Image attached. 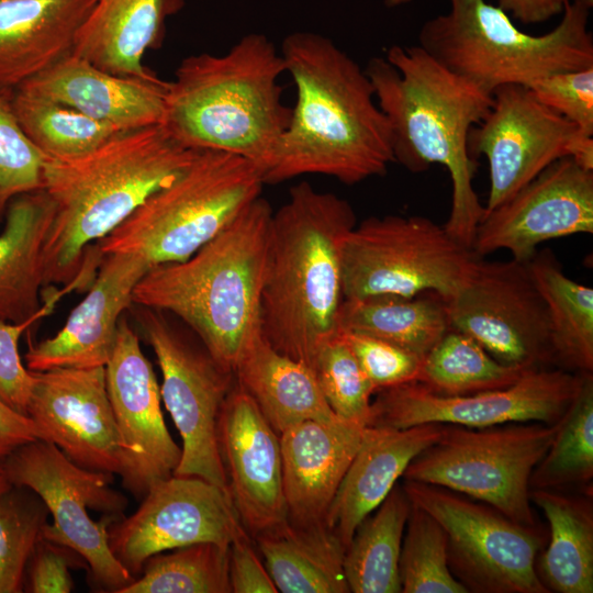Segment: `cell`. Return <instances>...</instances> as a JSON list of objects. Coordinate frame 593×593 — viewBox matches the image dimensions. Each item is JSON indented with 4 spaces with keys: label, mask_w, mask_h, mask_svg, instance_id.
<instances>
[{
    "label": "cell",
    "mask_w": 593,
    "mask_h": 593,
    "mask_svg": "<svg viewBox=\"0 0 593 593\" xmlns=\"http://www.w3.org/2000/svg\"><path fill=\"white\" fill-rule=\"evenodd\" d=\"M367 426L342 418L307 419L280 433L288 521L325 523V515Z\"/></svg>",
    "instance_id": "cb8c5ba5"
},
{
    "label": "cell",
    "mask_w": 593,
    "mask_h": 593,
    "mask_svg": "<svg viewBox=\"0 0 593 593\" xmlns=\"http://www.w3.org/2000/svg\"><path fill=\"white\" fill-rule=\"evenodd\" d=\"M11 102L22 130L46 158L70 159L86 155L122 132L21 89L12 93Z\"/></svg>",
    "instance_id": "d590c367"
},
{
    "label": "cell",
    "mask_w": 593,
    "mask_h": 593,
    "mask_svg": "<svg viewBox=\"0 0 593 593\" xmlns=\"http://www.w3.org/2000/svg\"><path fill=\"white\" fill-rule=\"evenodd\" d=\"M593 478V376L583 373L579 390L559 421L555 438L532 472V489L559 490Z\"/></svg>",
    "instance_id": "8d00e7d4"
},
{
    "label": "cell",
    "mask_w": 593,
    "mask_h": 593,
    "mask_svg": "<svg viewBox=\"0 0 593 593\" xmlns=\"http://www.w3.org/2000/svg\"><path fill=\"white\" fill-rule=\"evenodd\" d=\"M259 168L227 153L202 150L170 183L101 239L100 256L138 255L150 268L188 259L224 230L264 186Z\"/></svg>",
    "instance_id": "ba28073f"
},
{
    "label": "cell",
    "mask_w": 593,
    "mask_h": 593,
    "mask_svg": "<svg viewBox=\"0 0 593 593\" xmlns=\"http://www.w3.org/2000/svg\"><path fill=\"white\" fill-rule=\"evenodd\" d=\"M88 569L85 559L71 548L41 536L27 560L23 592L69 593L72 569Z\"/></svg>",
    "instance_id": "bcb514c9"
},
{
    "label": "cell",
    "mask_w": 593,
    "mask_h": 593,
    "mask_svg": "<svg viewBox=\"0 0 593 593\" xmlns=\"http://www.w3.org/2000/svg\"><path fill=\"white\" fill-rule=\"evenodd\" d=\"M108 395L124 451L122 485L142 500L155 482L174 474L181 447L172 439L161 411L160 387L141 348L138 333L124 314L105 365Z\"/></svg>",
    "instance_id": "ffe728a7"
},
{
    "label": "cell",
    "mask_w": 593,
    "mask_h": 593,
    "mask_svg": "<svg viewBox=\"0 0 593 593\" xmlns=\"http://www.w3.org/2000/svg\"><path fill=\"white\" fill-rule=\"evenodd\" d=\"M376 393L417 382L423 357L392 343L354 332L339 331Z\"/></svg>",
    "instance_id": "ee69618b"
},
{
    "label": "cell",
    "mask_w": 593,
    "mask_h": 593,
    "mask_svg": "<svg viewBox=\"0 0 593 593\" xmlns=\"http://www.w3.org/2000/svg\"><path fill=\"white\" fill-rule=\"evenodd\" d=\"M528 266L548 307L555 365L592 372L593 289L569 278L550 249L537 251Z\"/></svg>",
    "instance_id": "d6a6232c"
},
{
    "label": "cell",
    "mask_w": 593,
    "mask_h": 593,
    "mask_svg": "<svg viewBox=\"0 0 593 593\" xmlns=\"http://www.w3.org/2000/svg\"><path fill=\"white\" fill-rule=\"evenodd\" d=\"M272 214L259 195L188 259L150 268L134 288L133 303L180 320L234 372L261 334Z\"/></svg>",
    "instance_id": "5b68a950"
},
{
    "label": "cell",
    "mask_w": 593,
    "mask_h": 593,
    "mask_svg": "<svg viewBox=\"0 0 593 593\" xmlns=\"http://www.w3.org/2000/svg\"><path fill=\"white\" fill-rule=\"evenodd\" d=\"M217 443L235 511L255 535L287 521L280 435L235 381L220 412Z\"/></svg>",
    "instance_id": "44dd1931"
},
{
    "label": "cell",
    "mask_w": 593,
    "mask_h": 593,
    "mask_svg": "<svg viewBox=\"0 0 593 593\" xmlns=\"http://www.w3.org/2000/svg\"><path fill=\"white\" fill-rule=\"evenodd\" d=\"M228 551L205 541L159 552L120 593H231Z\"/></svg>",
    "instance_id": "74e56055"
},
{
    "label": "cell",
    "mask_w": 593,
    "mask_h": 593,
    "mask_svg": "<svg viewBox=\"0 0 593 593\" xmlns=\"http://www.w3.org/2000/svg\"><path fill=\"white\" fill-rule=\"evenodd\" d=\"M413 0H383L384 5L388 8H396L410 3Z\"/></svg>",
    "instance_id": "816d5d0a"
},
{
    "label": "cell",
    "mask_w": 593,
    "mask_h": 593,
    "mask_svg": "<svg viewBox=\"0 0 593 593\" xmlns=\"http://www.w3.org/2000/svg\"><path fill=\"white\" fill-rule=\"evenodd\" d=\"M167 81L114 75L70 54L18 89L125 132L163 124Z\"/></svg>",
    "instance_id": "603a6c76"
},
{
    "label": "cell",
    "mask_w": 593,
    "mask_h": 593,
    "mask_svg": "<svg viewBox=\"0 0 593 593\" xmlns=\"http://www.w3.org/2000/svg\"><path fill=\"white\" fill-rule=\"evenodd\" d=\"M231 593H277L278 590L246 532L230 544Z\"/></svg>",
    "instance_id": "7dc6e473"
},
{
    "label": "cell",
    "mask_w": 593,
    "mask_h": 593,
    "mask_svg": "<svg viewBox=\"0 0 593 593\" xmlns=\"http://www.w3.org/2000/svg\"><path fill=\"white\" fill-rule=\"evenodd\" d=\"M150 269L138 255L101 256L86 296L52 337L29 343L24 355L31 371L105 367L113 353L121 317L133 304V291Z\"/></svg>",
    "instance_id": "7402d4cb"
},
{
    "label": "cell",
    "mask_w": 593,
    "mask_h": 593,
    "mask_svg": "<svg viewBox=\"0 0 593 593\" xmlns=\"http://www.w3.org/2000/svg\"><path fill=\"white\" fill-rule=\"evenodd\" d=\"M365 71L390 125L394 161L412 172L434 164L447 168L452 195L444 227L471 249L484 206L472 184L477 161L468 136L490 111L492 94L445 68L419 45H392L384 57L369 59Z\"/></svg>",
    "instance_id": "3957f363"
},
{
    "label": "cell",
    "mask_w": 593,
    "mask_h": 593,
    "mask_svg": "<svg viewBox=\"0 0 593 593\" xmlns=\"http://www.w3.org/2000/svg\"><path fill=\"white\" fill-rule=\"evenodd\" d=\"M48 516L29 488L12 485L0 494V593L23 592L27 560Z\"/></svg>",
    "instance_id": "ab89813d"
},
{
    "label": "cell",
    "mask_w": 593,
    "mask_h": 593,
    "mask_svg": "<svg viewBox=\"0 0 593 593\" xmlns=\"http://www.w3.org/2000/svg\"><path fill=\"white\" fill-rule=\"evenodd\" d=\"M497 7L525 25L540 24L561 14L572 0H496Z\"/></svg>",
    "instance_id": "681fc988"
},
{
    "label": "cell",
    "mask_w": 593,
    "mask_h": 593,
    "mask_svg": "<svg viewBox=\"0 0 593 593\" xmlns=\"http://www.w3.org/2000/svg\"><path fill=\"white\" fill-rule=\"evenodd\" d=\"M244 528L227 490L200 477L172 474L152 484L137 510L109 526V547L136 579L159 552L212 541L227 545Z\"/></svg>",
    "instance_id": "2e32d148"
},
{
    "label": "cell",
    "mask_w": 593,
    "mask_h": 593,
    "mask_svg": "<svg viewBox=\"0 0 593 593\" xmlns=\"http://www.w3.org/2000/svg\"><path fill=\"white\" fill-rule=\"evenodd\" d=\"M559 421L488 427L443 424L438 439L410 462L402 478L451 490L535 527L529 480Z\"/></svg>",
    "instance_id": "9c48e42d"
},
{
    "label": "cell",
    "mask_w": 593,
    "mask_h": 593,
    "mask_svg": "<svg viewBox=\"0 0 593 593\" xmlns=\"http://www.w3.org/2000/svg\"><path fill=\"white\" fill-rule=\"evenodd\" d=\"M278 592L348 593L345 548L325 523L284 521L253 537Z\"/></svg>",
    "instance_id": "f546056e"
},
{
    "label": "cell",
    "mask_w": 593,
    "mask_h": 593,
    "mask_svg": "<svg viewBox=\"0 0 593 593\" xmlns=\"http://www.w3.org/2000/svg\"><path fill=\"white\" fill-rule=\"evenodd\" d=\"M399 570L403 593H468L450 570L444 528L412 502Z\"/></svg>",
    "instance_id": "f35d334b"
},
{
    "label": "cell",
    "mask_w": 593,
    "mask_h": 593,
    "mask_svg": "<svg viewBox=\"0 0 593 593\" xmlns=\"http://www.w3.org/2000/svg\"><path fill=\"white\" fill-rule=\"evenodd\" d=\"M130 311L156 355L163 376L161 401L182 440L174 474L200 477L227 490L217 422L235 384L234 372L224 368L186 324L175 323L171 314L134 303Z\"/></svg>",
    "instance_id": "7c38bea8"
},
{
    "label": "cell",
    "mask_w": 593,
    "mask_h": 593,
    "mask_svg": "<svg viewBox=\"0 0 593 593\" xmlns=\"http://www.w3.org/2000/svg\"><path fill=\"white\" fill-rule=\"evenodd\" d=\"M447 13L427 20L418 45L455 75L492 94L505 85L530 86L564 71L593 66L589 30L593 0H572L546 34L521 31L485 0H449Z\"/></svg>",
    "instance_id": "52a82bcc"
},
{
    "label": "cell",
    "mask_w": 593,
    "mask_h": 593,
    "mask_svg": "<svg viewBox=\"0 0 593 593\" xmlns=\"http://www.w3.org/2000/svg\"><path fill=\"white\" fill-rule=\"evenodd\" d=\"M35 439L37 435L32 421L0 399V460L15 448Z\"/></svg>",
    "instance_id": "c3c4849f"
},
{
    "label": "cell",
    "mask_w": 593,
    "mask_h": 593,
    "mask_svg": "<svg viewBox=\"0 0 593 593\" xmlns=\"http://www.w3.org/2000/svg\"><path fill=\"white\" fill-rule=\"evenodd\" d=\"M49 288H43L42 310L35 316L19 323L0 320V399L23 415H26L34 377L22 362L20 338L35 322L52 313L59 299L77 286L71 282L64 286V289Z\"/></svg>",
    "instance_id": "7bdbcfd3"
},
{
    "label": "cell",
    "mask_w": 593,
    "mask_h": 593,
    "mask_svg": "<svg viewBox=\"0 0 593 593\" xmlns=\"http://www.w3.org/2000/svg\"><path fill=\"white\" fill-rule=\"evenodd\" d=\"M1 462L11 485L29 488L44 502L53 522L42 537L85 559L93 591L120 593L134 580L109 547V526L128 504L110 488L113 475L81 468L41 439L15 448Z\"/></svg>",
    "instance_id": "30bf717a"
},
{
    "label": "cell",
    "mask_w": 593,
    "mask_h": 593,
    "mask_svg": "<svg viewBox=\"0 0 593 593\" xmlns=\"http://www.w3.org/2000/svg\"><path fill=\"white\" fill-rule=\"evenodd\" d=\"M411 501L396 483L356 528L345 549L344 572L353 593H399L400 555Z\"/></svg>",
    "instance_id": "836d02e7"
},
{
    "label": "cell",
    "mask_w": 593,
    "mask_h": 593,
    "mask_svg": "<svg viewBox=\"0 0 593 593\" xmlns=\"http://www.w3.org/2000/svg\"><path fill=\"white\" fill-rule=\"evenodd\" d=\"M96 0H0V93L72 54Z\"/></svg>",
    "instance_id": "484cf974"
},
{
    "label": "cell",
    "mask_w": 593,
    "mask_h": 593,
    "mask_svg": "<svg viewBox=\"0 0 593 593\" xmlns=\"http://www.w3.org/2000/svg\"><path fill=\"white\" fill-rule=\"evenodd\" d=\"M11 97L0 93V223L14 198L43 189L46 159L22 130Z\"/></svg>",
    "instance_id": "b9f144b4"
},
{
    "label": "cell",
    "mask_w": 593,
    "mask_h": 593,
    "mask_svg": "<svg viewBox=\"0 0 593 593\" xmlns=\"http://www.w3.org/2000/svg\"><path fill=\"white\" fill-rule=\"evenodd\" d=\"M582 233L593 234V170L562 157L484 212L471 250L482 258L506 249L513 259L528 262L541 243Z\"/></svg>",
    "instance_id": "ac0fdd59"
},
{
    "label": "cell",
    "mask_w": 593,
    "mask_h": 593,
    "mask_svg": "<svg viewBox=\"0 0 593 593\" xmlns=\"http://www.w3.org/2000/svg\"><path fill=\"white\" fill-rule=\"evenodd\" d=\"M426 293L344 299L338 329L369 335L424 357L450 328L447 301Z\"/></svg>",
    "instance_id": "1f68e13d"
},
{
    "label": "cell",
    "mask_w": 593,
    "mask_h": 593,
    "mask_svg": "<svg viewBox=\"0 0 593 593\" xmlns=\"http://www.w3.org/2000/svg\"><path fill=\"white\" fill-rule=\"evenodd\" d=\"M529 496L545 514L550 530L539 561L541 582L549 592L592 593V500L549 489H532Z\"/></svg>",
    "instance_id": "4dcf8cb0"
},
{
    "label": "cell",
    "mask_w": 593,
    "mask_h": 593,
    "mask_svg": "<svg viewBox=\"0 0 593 593\" xmlns=\"http://www.w3.org/2000/svg\"><path fill=\"white\" fill-rule=\"evenodd\" d=\"M234 376L278 434L303 421L339 418L324 399L311 367L277 351L261 334L242 355Z\"/></svg>",
    "instance_id": "f1b7e54d"
},
{
    "label": "cell",
    "mask_w": 593,
    "mask_h": 593,
    "mask_svg": "<svg viewBox=\"0 0 593 593\" xmlns=\"http://www.w3.org/2000/svg\"><path fill=\"white\" fill-rule=\"evenodd\" d=\"M447 312L451 328L503 365H555L548 307L528 262L479 258L468 282L447 300Z\"/></svg>",
    "instance_id": "5bb4252c"
},
{
    "label": "cell",
    "mask_w": 593,
    "mask_h": 593,
    "mask_svg": "<svg viewBox=\"0 0 593 593\" xmlns=\"http://www.w3.org/2000/svg\"><path fill=\"white\" fill-rule=\"evenodd\" d=\"M402 486L444 528L450 570L468 592H549L537 570L541 540L535 527L441 486L410 480Z\"/></svg>",
    "instance_id": "4fadbf2b"
},
{
    "label": "cell",
    "mask_w": 593,
    "mask_h": 593,
    "mask_svg": "<svg viewBox=\"0 0 593 593\" xmlns=\"http://www.w3.org/2000/svg\"><path fill=\"white\" fill-rule=\"evenodd\" d=\"M54 202L44 189L14 198L0 233V320L19 323L42 310L44 245Z\"/></svg>",
    "instance_id": "83f0119b"
},
{
    "label": "cell",
    "mask_w": 593,
    "mask_h": 593,
    "mask_svg": "<svg viewBox=\"0 0 593 593\" xmlns=\"http://www.w3.org/2000/svg\"><path fill=\"white\" fill-rule=\"evenodd\" d=\"M310 367L332 411L367 426L376 391L340 333L317 350Z\"/></svg>",
    "instance_id": "60d3db41"
},
{
    "label": "cell",
    "mask_w": 593,
    "mask_h": 593,
    "mask_svg": "<svg viewBox=\"0 0 593 593\" xmlns=\"http://www.w3.org/2000/svg\"><path fill=\"white\" fill-rule=\"evenodd\" d=\"M280 53L296 99L260 169L264 183L324 175L356 184L383 176L395 163L391 131L365 68L314 32L288 35Z\"/></svg>",
    "instance_id": "6da1fadb"
},
{
    "label": "cell",
    "mask_w": 593,
    "mask_h": 593,
    "mask_svg": "<svg viewBox=\"0 0 593 593\" xmlns=\"http://www.w3.org/2000/svg\"><path fill=\"white\" fill-rule=\"evenodd\" d=\"M355 225L348 201L305 181L272 214L260 332L277 351L309 367L339 333L340 244Z\"/></svg>",
    "instance_id": "277c9868"
},
{
    "label": "cell",
    "mask_w": 593,
    "mask_h": 593,
    "mask_svg": "<svg viewBox=\"0 0 593 593\" xmlns=\"http://www.w3.org/2000/svg\"><path fill=\"white\" fill-rule=\"evenodd\" d=\"M284 72L281 53L260 33L222 55L188 56L168 83L163 125L188 148L233 154L260 170L291 119Z\"/></svg>",
    "instance_id": "8992f818"
},
{
    "label": "cell",
    "mask_w": 593,
    "mask_h": 593,
    "mask_svg": "<svg viewBox=\"0 0 593 593\" xmlns=\"http://www.w3.org/2000/svg\"><path fill=\"white\" fill-rule=\"evenodd\" d=\"M583 373L529 369L515 383L466 395H441L418 382L378 391L367 426L404 429L438 423L488 427L506 423H557L573 401Z\"/></svg>",
    "instance_id": "9a60e30c"
},
{
    "label": "cell",
    "mask_w": 593,
    "mask_h": 593,
    "mask_svg": "<svg viewBox=\"0 0 593 593\" xmlns=\"http://www.w3.org/2000/svg\"><path fill=\"white\" fill-rule=\"evenodd\" d=\"M492 107L468 136L474 158L489 164L484 212L507 201L553 161L569 157L580 130L540 102L527 86L505 85L492 93Z\"/></svg>",
    "instance_id": "e0dca14e"
},
{
    "label": "cell",
    "mask_w": 593,
    "mask_h": 593,
    "mask_svg": "<svg viewBox=\"0 0 593 593\" xmlns=\"http://www.w3.org/2000/svg\"><path fill=\"white\" fill-rule=\"evenodd\" d=\"M478 259L430 219L371 216L342 240L344 298L433 292L447 301L468 282Z\"/></svg>",
    "instance_id": "8fae6325"
},
{
    "label": "cell",
    "mask_w": 593,
    "mask_h": 593,
    "mask_svg": "<svg viewBox=\"0 0 593 593\" xmlns=\"http://www.w3.org/2000/svg\"><path fill=\"white\" fill-rule=\"evenodd\" d=\"M441 429L438 423L404 429L366 427L324 519L345 549L359 524L383 502L410 462L438 439Z\"/></svg>",
    "instance_id": "d4e9b609"
},
{
    "label": "cell",
    "mask_w": 593,
    "mask_h": 593,
    "mask_svg": "<svg viewBox=\"0 0 593 593\" xmlns=\"http://www.w3.org/2000/svg\"><path fill=\"white\" fill-rule=\"evenodd\" d=\"M26 407L37 439L55 445L77 466L121 475L124 451L107 390L105 368L32 371Z\"/></svg>",
    "instance_id": "d6986e66"
},
{
    "label": "cell",
    "mask_w": 593,
    "mask_h": 593,
    "mask_svg": "<svg viewBox=\"0 0 593 593\" xmlns=\"http://www.w3.org/2000/svg\"><path fill=\"white\" fill-rule=\"evenodd\" d=\"M198 153L156 124L121 132L76 158H46L43 189L55 212L43 251L44 288L93 277L94 246L174 181Z\"/></svg>",
    "instance_id": "7a4b0ae2"
},
{
    "label": "cell",
    "mask_w": 593,
    "mask_h": 593,
    "mask_svg": "<svg viewBox=\"0 0 593 593\" xmlns=\"http://www.w3.org/2000/svg\"><path fill=\"white\" fill-rule=\"evenodd\" d=\"M528 88L582 133L593 135V66L541 78Z\"/></svg>",
    "instance_id": "f6af8a7d"
},
{
    "label": "cell",
    "mask_w": 593,
    "mask_h": 593,
    "mask_svg": "<svg viewBox=\"0 0 593 593\" xmlns=\"http://www.w3.org/2000/svg\"><path fill=\"white\" fill-rule=\"evenodd\" d=\"M182 5L183 0H96L72 54L114 75L154 77L143 57L161 44L167 18Z\"/></svg>",
    "instance_id": "4316f807"
},
{
    "label": "cell",
    "mask_w": 593,
    "mask_h": 593,
    "mask_svg": "<svg viewBox=\"0 0 593 593\" xmlns=\"http://www.w3.org/2000/svg\"><path fill=\"white\" fill-rule=\"evenodd\" d=\"M527 370L503 365L469 335L449 328L423 357L417 382L441 395L506 388Z\"/></svg>",
    "instance_id": "e575fe53"
},
{
    "label": "cell",
    "mask_w": 593,
    "mask_h": 593,
    "mask_svg": "<svg viewBox=\"0 0 593 593\" xmlns=\"http://www.w3.org/2000/svg\"><path fill=\"white\" fill-rule=\"evenodd\" d=\"M12 485L10 484L9 480L7 479V475L4 473L2 462L0 460V494L4 491H7Z\"/></svg>",
    "instance_id": "f907efd6"
}]
</instances>
